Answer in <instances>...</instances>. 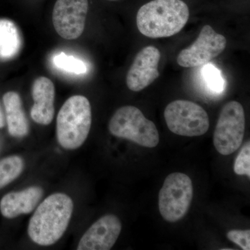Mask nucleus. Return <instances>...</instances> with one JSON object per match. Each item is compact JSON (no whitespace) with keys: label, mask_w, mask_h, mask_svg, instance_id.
<instances>
[{"label":"nucleus","mask_w":250,"mask_h":250,"mask_svg":"<svg viewBox=\"0 0 250 250\" xmlns=\"http://www.w3.org/2000/svg\"><path fill=\"white\" fill-rule=\"evenodd\" d=\"M73 208L66 194L56 192L46 197L29 220L27 231L31 241L42 246L57 243L66 231Z\"/></svg>","instance_id":"nucleus-1"},{"label":"nucleus","mask_w":250,"mask_h":250,"mask_svg":"<svg viewBox=\"0 0 250 250\" xmlns=\"http://www.w3.org/2000/svg\"><path fill=\"white\" fill-rule=\"evenodd\" d=\"M189 16L188 7L182 0H152L140 8L136 24L148 38L170 37L182 31Z\"/></svg>","instance_id":"nucleus-2"},{"label":"nucleus","mask_w":250,"mask_h":250,"mask_svg":"<svg viewBox=\"0 0 250 250\" xmlns=\"http://www.w3.org/2000/svg\"><path fill=\"white\" fill-rule=\"evenodd\" d=\"M91 123L89 100L83 95L67 99L57 118V138L60 146L68 150L80 148L88 138Z\"/></svg>","instance_id":"nucleus-3"},{"label":"nucleus","mask_w":250,"mask_h":250,"mask_svg":"<svg viewBox=\"0 0 250 250\" xmlns=\"http://www.w3.org/2000/svg\"><path fill=\"white\" fill-rule=\"evenodd\" d=\"M108 130L113 136L129 140L143 147H155L159 143L155 124L136 106L118 108L110 120Z\"/></svg>","instance_id":"nucleus-4"},{"label":"nucleus","mask_w":250,"mask_h":250,"mask_svg":"<svg viewBox=\"0 0 250 250\" xmlns=\"http://www.w3.org/2000/svg\"><path fill=\"white\" fill-rule=\"evenodd\" d=\"M192 197L193 187L188 176L181 172L169 174L159 194L161 216L169 223L182 220L190 208Z\"/></svg>","instance_id":"nucleus-5"},{"label":"nucleus","mask_w":250,"mask_h":250,"mask_svg":"<svg viewBox=\"0 0 250 250\" xmlns=\"http://www.w3.org/2000/svg\"><path fill=\"white\" fill-rule=\"evenodd\" d=\"M167 127L174 134L193 137L207 132L209 128L208 113L202 106L188 100H175L164 111Z\"/></svg>","instance_id":"nucleus-6"},{"label":"nucleus","mask_w":250,"mask_h":250,"mask_svg":"<svg viewBox=\"0 0 250 250\" xmlns=\"http://www.w3.org/2000/svg\"><path fill=\"white\" fill-rule=\"evenodd\" d=\"M246 129L243 106L236 101L227 103L222 108L213 134V145L224 156L236 152L242 145Z\"/></svg>","instance_id":"nucleus-7"},{"label":"nucleus","mask_w":250,"mask_h":250,"mask_svg":"<svg viewBox=\"0 0 250 250\" xmlns=\"http://www.w3.org/2000/svg\"><path fill=\"white\" fill-rule=\"evenodd\" d=\"M225 36L215 32L209 25L202 28L192 45L181 51L177 62L184 67H197L208 63L226 48Z\"/></svg>","instance_id":"nucleus-8"},{"label":"nucleus","mask_w":250,"mask_h":250,"mask_svg":"<svg viewBox=\"0 0 250 250\" xmlns=\"http://www.w3.org/2000/svg\"><path fill=\"white\" fill-rule=\"evenodd\" d=\"M88 0H57L52 12L54 29L62 39L75 40L84 31Z\"/></svg>","instance_id":"nucleus-9"},{"label":"nucleus","mask_w":250,"mask_h":250,"mask_svg":"<svg viewBox=\"0 0 250 250\" xmlns=\"http://www.w3.org/2000/svg\"><path fill=\"white\" fill-rule=\"evenodd\" d=\"M161 52L154 46H147L136 56L126 75V85L131 91L139 92L159 77Z\"/></svg>","instance_id":"nucleus-10"},{"label":"nucleus","mask_w":250,"mask_h":250,"mask_svg":"<svg viewBox=\"0 0 250 250\" xmlns=\"http://www.w3.org/2000/svg\"><path fill=\"white\" fill-rule=\"evenodd\" d=\"M121 222L116 215H104L85 231L77 250H111L121 234Z\"/></svg>","instance_id":"nucleus-11"},{"label":"nucleus","mask_w":250,"mask_h":250,"mask_svg":"<svg viewBox=\"0 0 250 250\" xmlns=\"http://www.w3.org/2000/svg\"><path fill=\"white\" fill-rule=\"evenodd\" d=\"M34 105L31 117L37 124L49 125L53 121L55 108V87L53 82L45 77H40L34 81L32 85Z\"/></svg>","instance_id":"nucleus-12"},{"label":"nucleus","mask_w":250,"mask_h":250,"mask_svg":"<svg viewBox=\"0 0 250 250\" xmlns=\"http://www.w3.org/2000/svg\"><path fill=\"white\" fill-rule=\"evenodd\" d=\"M43 195L41 187H31L18 192L6 194L0 201V212L6 218L12 219L29 214L36 207Z\"/></svg>","instance_id":"nucleus-13"},{"label":"nucleus","mask_w":250,"mask_h":250,"mask_svg":"<svg viewBox=\"0 0 250 250\" xmlns=\"http://www.w3.org/2000/svg\"><path fill=\"white\" fill-rule=\"evenodd\" d=\"M3 103L9 134L15 138L27 136L29 131V122L23 110L19 94L14 91L7 92L3 96Z\"/></svg>","instance_id":"nucleus-14"},{"label":"nucleus","mask_w":250,"mask_h":250,"mask_svg":"<svg viewBox=\"0 0 250 250\" xmlns=\"http://www.w3.org/2000/svg\"><path fill=\"white\" fill-rule=\"evenodd\" d=\"M22 38L13 21L0 19V61L11 60L18 55L22 47Z\"/></svg>","instance_id":"nucleus-15"},{"label":"nucleus","mask_w":250,"mask_h":250,"mask_svg":"<svg viewBox=\"0 0 250 250\" xmlns=\"http://www.w3.org/2000/svg\"><path fill=\"white\" fill-rule=\"evenodd\" d=\"M24 167V161L19 156H10L0 160V189L17 179Z\"/></svg>","instance_id":"nucleus-16"},{"label":"nucleus","mask_w":250,"mask_h":250,"mask_svg":"<svg viewBox=\"0 0 250 250\" xmlns=\"http://www.w3.org/2000/svg\"><path fill=\"white\" fill-rule=\"evenodd\" d=\"M202 68V76L207 88L216 94L223 93L225 89L226 83L224 80L221 71L213 64L206 63Z\"/></svg>","instance_id":"nucleus-17"},{"label":"nucleus","mask_w":250,"mask_h":250,"mask_svg":"<svg viewBox=\"0 0 250 250\" xmlns=\"http://www.w3.org/2000/svg\"><path fill=\"white\" fill-rule=\"evenodd\" d=\"M53 62L56 67L64 71L81 75L86 72L87 67L84 62L72 56H68L63 52L55 56Z\"/></svg>","instance_id":"nucleus-18"},{"label":"nucleus","mask_w":250,"mask_h":250,"mask_svg":"<svg viewBox=\"0 0 250 250\" xmlns=\"http://www.w3.org/2000/svg\"><path fill=\"white\" fill-rule=\"evenodd\" d=\"M235 173L238 175L250 177V143H245L239 154L237 156L233 167Z\"/></svg>","instance_id":"nucleus-19"},{"label":"nucleus","mask_w":250,"mask_h":250,"mask_svg":"<svg viewBox=\"0 0 250 250\" xmlns=\"http://www.w3.org/2000/svg\"><path fill=\"white\" fill-rule=\"evenodd\" d=\"M227 236L229 240L238 245L244 250H250V231L248 230H231Z\"/></svg>","instance_id":"nucleus-20"},{"label":"nucleus","mask_w":250,"mask_h":250,"mask_svg":"<svg viewBox=\"0 0 250 250\" xmlns=\"http://www.w3.org/2000/svg\"><path fill=\"white\" fill-rule=\"evenodd\" d=\"M5 123H6V119H5V115L2 109H1V105H0V129L4 127L5 126Z\"/></svg>","instance_id":"nucleus-21"},{"label":"nucleus","mask_w":250,"mask_h":250,"mask_svg":"<svg viewBox=\"0 0 250 250\" xmlns=\"http://www.w3.org/2000/svg\"><path fill=\"white\" fill-rule=\"evenodd\" d=\"M111 1H116V0H111Z\"/></svg>","instance_id":"nucleus-22"}]
</instances>
